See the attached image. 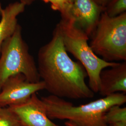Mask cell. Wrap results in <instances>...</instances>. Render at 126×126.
<instances>
[{
	"mask_svg": "<svg viewBox=\"0 0 126 126\" xmlns=\"http://www.w3.org/2000/svg\"><path fill=\"white\" fill-rule=\"evenodd\" d=\"M45 3L50 2L51 5V7H53L54 5V0H43Z\"/></svg>",
	"mask_w": 126,
	"mask_h": 126,
	"instance_id": "obj_17",
	"label": "cell"
},
{
	"mask_svg": "<svg viewBox=\"0 0 126 126\" xmlns=\"http://www.w3.org/2000/svg\"><path fill=\"white\" fill-rule=\"evenodd\" d=\"M57 26L66 51L79 61L89 78V88L94 94L98 93L100 73L106 68L115 65L118 62L105 61L95 54L88 44L89 37L76 26L72 18H62Z\"/></svg>",
	"mask_w": 126,
	"mask_h": 126,
	"instance_id": "obj_3",
	"label": "cell"
},
{
	"mask_svg": "<svg viewBox=\"0 0 126 126\" xmlns=\"http://www.w3.org/2000/svg\"><path fill=\"white\" fill-rule=\"evenodd\" d=\"M90 47L108 62L126 60V12L111 17L104 11L92 35Z\"/></svg>",
	"mask_w": 126,
	"mask_h": 126,
	"instance_id": "obj_4",
	"label": "cell"
},
{
	"mask_svg": "<svg viewBox=\"0 0 126 126\" xmlns=\"http://www.w3.org/2000/svg\"><path fill=\"white\" fill-rule=\"evenodd\" d=\"M71 5L68 0H54V6L51 8L59 11L62 17H67Z\"/></svg>",
	"mask_w": 126,
	"mask_h": 126,
	"instance_id": "obj_14",
	"label": "cell"
},
{
	"mask_svg": "<svg viewBox=\"0 0 126 126\" xmlns=\"http://www.w3.org/2000/svg\"><path fill=\"white\" fill-rule=\"evenodd\" d=\"M69 0V2H70L71 4H72V3L74 2V1L75 0Z\"/></svg>",
	"mask_w": 126,
	"mask_h": 126,
	"instance_id": "obj_21",
	"label": "cell"
},
{
	"mask_svg": "<svg viewBox=\"0 0 126 126\" xmlns=\"http://www.w3.org/2000/svg\"></svg>",
	"mask_w": 126,
	"mask_h": 126,
	"instance_id": "obj_22",
	"label": "cell"
},
{
	"mask_svg": "<svg viewBox=\"0 0 126 126\" xmlns=\"http://www.w3.org/2000/svg\"><path fill=\"white\" fill-rule=\"evenodd\" d=\"M35 0H20V2L26 5H29L32 3Z\"/></svg>",
	"mask_w": 126,
	"mask_h": 126,
	"instance_id": "obj_16",
	"label": "cell"
},
{
	"mask_svg": "<svg viewBox=\"0 0 126 126\" xmlns=\"http://www.w3.org/2000/svg\"><path fill=\"white\" fill-rule=\"evenodd\" d=\"M23 126H59L47 116L42 100L36 93L26 101L8 107Z\"/></svg>",
	"mask_w": 126,
	"mask_h": 126,
	"instance_id": "obj_8",
	"label": "cell"
},
{
	"mask_svg": "<svg viewBox=\"0 0 126 126\" xmlns=\"http://www.w3.org/2000/svg\"><path fill=\"white\" fill-rule=\"evenodd\" d=\"M64 125H65V126H76V125H75V124H73V123H72V122H69V121H67V122H65L64 123Z\"/></svg>",
	"mask_w": 126,
	"mask_h": 126,
	"instance_id": "obj_18",
	"label": "cell"
},
{
	"mask_svg": "<svg viewBox=\"0 0 126 126\" xmlns=\"http://www.w3.org/2000/svg\"><path fill=\"white\" fill-rule=\"evenodd\" d=\"M2 10H3V9H2V6H1V3H0V14L1 13Z\"/></svg>",
	"mask_w": 126,
	"mask_h": 126,
	"instance_id": "obj_20",
	"label": "cell"
},
{
	"mask_svg": "<svg viewBox=\"0 0 126 126\" xmlns=\"http://www.w3.org/2000/svg\"><path fill=\"white\" fill-rule=\"evenodd\" d=\"M99 6L105 8L106 6L108 4V3L111 0H93Z\"/></svg>",
	"mask_w": 126,
	"mask_h": 126,
	"instance_id": "obj_15",
	"label": "cell"
},
{
	"mask_svg": "<svg viewBox=\"0 0 126 126\" xmlns=\"http://www.w3.org/2000/svg\"><path fill=\"white\" fill-rule=\"evenodd\" d=\"M22 74L32 83L40 80L37 65L23 39L18 24L13 35L3 43L0 54V91L10 77Z\"/></svg>",
	"mask_w": 126,
	"mask_h": 126,
	"instance_id": "obj_5",
	"label": "cell"
},
{
	"mask_svg": "<svg viewBox=\"0 0 126 126\" xmlns=\"http://www.w3.org/2000/svg\"><path fill=\"white\" fill-rule=\"evenodd\" d=\"M111 17L126 12V0H111L105 8V11Z\"/></svg>",
	"mask_w": 126,
	"mask_h": 126,
	"instance_id": "obj_13",
	"label": "cell"
},
{
	"mask_svg": "<svg viewBox=\"0 0 126 126\" xmlns=\"http://www.w3.org/2000/svg\"><path fill=\"white\" fill-rule=\"evenodd\" d=\"M113 126H126V123H118L115 124L113 125Z\"/></svg>",
	"mask_w": 126,
	"mask_h": 126,
	"instance_id": "obj_19",
	"label": "cell"
},
{
	"mask_svg": "<svg viewBox=\"0 0 126 126\" xmlns=\"http://www.w3.org/2000/svg\"><path fill=\"white\" fill-rule=\"evenodd\" d=\"M26 5L21 2L10 3L0 14V54L5 41L12 36L18 24L17 17L24 11Z\"/></svg>",
	"mask_w": 126,
	"mask_h": 126,
	"instance_id": "obj_10",
	"label": "cell"
},
{
	"mask_svg": "<svg viewBox=\"0 0 126 126\" xmlns=\"http://www.w3.org/2000/svg\"><path fill=\"white\" fill-rule=\"evenodd\" d=\"M40 99L50 120H67L77 126H110L105 121V113L113 106L125 103L126 95L118 93L79 106L51 95Z\"/></svg>",
	"mask_w": 126,
	"mask_h": 126,
	"instance_id": "obj_2",
	"label": "cell"
},
{
	"mask_svg": "<svg viewBox=\"0 0 126 126\" xmlns=\"http://www.w3.org/2000/svg\"><path fill=\"white\" fill-rule=\"evenodd\" d=\"M45 89L44 83L42 80L30 82L22 74L10 77L0 91V108L23 103L33 94Z\"/></svg>",
	"mask_w": 126,
	"mask_h": 126,
	"instance_id": "obj_6",
	"label": "cell"
},
{
	"mask_svg": "<svg viewBox=\"0 0 126 126\" xmlns=\"http://www.w3.org/2000/svg\"><path fill=\"white\" fill-rule=\"evenodd\" d=\"M105 120L108 126L118 123H126V108L113 106L105 113Z\"/></svg>",
	"mask_w": 126,
	"mask_h": 126,
	"instance_id": "obj_11",
	"label": "cell"
},
{
	"mask_svg": "<svg viewBox=\"0 0 126 126\" xmlns=\"http://www.w3.org/2000/svg\"><path fill=\"white\" fill-rule=\"evenodd\" d=\"M104 11L105 8L93 0H75L67 17L72 18L76 26L89 37L94 32Z\"/></svg>",
	"mask_w": 126,
	"mask_h": 126,
	"instance_id": "obj_7",
	"label": "cell"
},
{
	"mask_svg": "<svg viewBox=\"0 0 126 126\" xmlns=\"http://www.w3.org/2000/svg\"><path fill=\"white\" fill-rule=\"evenodd\" d=\"M37 67L45 89L50 95L73 99L94 97V93L85 81V69L68 55L57 25L51 39L38 51Z\"/></svg>",
	"mask_w": 126,
	"mask_h": 126,
	"instance_id": "obj_1",
	"label": "cell"
},
{
	"mask_svg": "<svg viewBox=\"0 0 126 126\" xmlns=\"http://www.w3.org/2000/svg\"><path fill=\"white\" fill-rule=\"evenodd\" d=\"M0 126H23L17 116L8 107L0 108Z\"/></svg>",
	"mask_w": 126,
	"mask_h": 126,
	"instance_id": "obj_12",
	"label": "cell"
},
{
	"mask_svg": "<svg viewBox=\"0 0 126 126\" xmlns=\"http://www.w3.org/2000/svg\"><path fill=\"white\" fill-rule=\"evenodd\" d=\"M106 69L99 74V94L103 97L119 92L126 94V61L118 62L115 65Z\"/></svg>",
	"mask_w": 126,
	"mask_h": 126,
	"instance_id": "obj_9",
	"label": "cell"
}]
</instances>
